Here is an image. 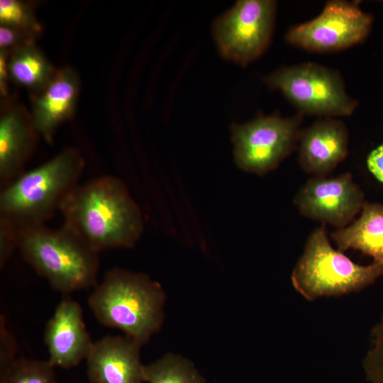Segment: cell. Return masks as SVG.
Here are the masks:
<instances>
[{
    "instance_id": "5bb4252c",
    "label": "cell",
    "mask_w": 383,
    "mask_h": 383,
    "mask_svg": "<svg viewBox=\"0 0 383 383\" xmlns=\"http://www.w3.org/2000/svg\"><path fill=\"white\" fill-rule=\"evenodd\" d=\"M79 94L77 74L66 67L56 70L47 87L32 97L30 118L47 143H51L57 128L73 116Z\"/></svg>"
},
{
    "instance_id": "603a6c76",
    "label": "cell",
    "mask_w": 383,
    "mask_h": 383,
    "mask_svg": "<svg viewBox=\"0 0 383 383\" xmlns=\"http://www.w3.org/2000/svg\"><path fill=\"white\" fill-rule=\"evenodd\" d=\"M17 343L14 335L7 328L4 316L0 317V368H2L16 357Z\"/></svg>"
},
{
    "instance_id": "30bf717a",
    "label": "cell",
    "mask_w": 383,
    "mask_h": 383,
    "mask_svg": "<svg viewBox=\"0 0 383 383\" xmlns=\"http://www.w3.org/2000/svg\"><path fill=\"white\" fill-rule=\"evenodd\" d=\"M365 203L363 192L350 173L332 178L313 177L294 198L301 214L338 229L347 226Z\"/></svg>"
},
{
    "instance_id": "8992f818",
    "label": "cell",
    "mask_w": 383,
    "mask_h": 383,
    "mask_svg": "<svg viewBox=\"0 0 383 383\" xmlns=\"http://www.w3.org/2000/svg\"><path fill=\"white\" fill-rule=\"evenodd\" d=\"M264 82L279 90L303 115L346 116L357 106L340 74L315 62L280 67L266 76Z\"/></svg>"
},
{
    "instance_id": "8fae6325",
    "label": "cell",
    "mask_w": 383,
    "mask_h": 383,
    "mask_svg": "<svg viewBox=\"0 0 383 383\" xmlns=\"http://www.w3.org/2000/svg\"><path fill=\"white\" fill-rule=\"evenodd\" d=\"M44 340L54 367L70 369L88 356L94 341L87 330L79 304L63 298L47 323Z\"/></svg>"
},
{
    "instance_id": "cb8c5ba5",
    "label": "cell",
    "mask_w": 383,
    "mask_h": 383,
    "mask_svg": "<svg viewBox=\"0 0 383 383\" xmlns=\"http://www.w3.org/2000/svg\"><path fill=\"white\" fill-rule=\"evenodd\" d=\"M367 165L372 175L383 184V143L370 152Z\"/></svg>"
},
{
    "instance_id": "7402d4cb",
    "label": "cell",
    "mask_w": 383,
    "mask_h": 383,
    "mask_svg": "<svg viewBox=\"0 0 383 383\" xmlns=\"http://www.w3.org/2000/svg\"><path fill=\"white\" fill-rule=\"evenodd\" d=\"M35 38L17 28L0 24V50L10 53L18 47L34 43Z\"/></svg>"
},
{
    "instance_id": "9c48e42d",
    "label": "cell",
    "mask_w": 383,
    "mask_h": 383,
    "mask_svg": "<svg viewBox=\"0 0 383 383\" xmlns=\"http://www.w3.org/2000/svg\"><path fill=\"white\" fill-rule=\"evenodd\" d=\"M372 23V17L357 1H330L318 16L289 28L285 38L310 52H335L362 43Z\"/></svg>"
},
{
    "instance_id": "6da1fadb",
    "label": "cell",
    "mask_w": 383,
    "mask_h": 383,
    "mask_svg": "<svg viewBox=\"0 0 383 383\" xmlns=\"http://www.w3.org/2000/svg\"><path fill=\"white\" fill-rule=\"evenodd\" d=\"M59 211L64 225L98 252L132 248L143 231L139 206L125 184L111 175L77 185Z\"/></svg>"
},
{
    "instance_id": "ac0fdd59",
    "label": "cell",
    "mask_w": 383,
    "mask_h": 383,
    "mask_svg": "<svg viewBox=\"0 0 383 383\" xmlns=\"http://www.w3.org/2000/svg\"><path fill=\"white\" fill-rule=\"evenodd\" d=\"M144 381L148 383H204L190 362L173 354H167L145 365Z\"/></svg>"
},
{
    "instance_id": "9a60e30c",
    "label": "cell",
    "mask_w": 383,
    "mask_h": 383,
    "mask_svg": "<svg viewBox=\"0 0 383 383\" xmlns=\"http://www.w3.org/2000/svg\"><path fill=\"white\" fill-rule=\"evenodd\" d=\"M28 115L18 106L11 105L0 118V184L3 188L23 174L38 136Z\"/></svg>"
},
{
    "instance_id": "d4e9b609",
    "label": "cell",
    "mask_w": 383,
    "mask_h": 383,
    "mask_svg": "<svg viewBox=\"0 0 383 383\" xmlns=\"http://www.w3.org/2000/svg\"><path fill=\"white\" fill-rule=\"evenodd\" d=\"M9 55V53L6 51L0 50V89L1 94L4 96L7 95V84L10 78L8 70Z\"/></svg>"
},
{
    "instance_id": "4fadbf2b",
    "label": "cell",
    "mask_w": 383,
    "mask_h": 383,
    "mask_svg": "<svg viewBox=\"0 0 383 383\" xmlns=\"http://www.w3.org/2000/svg\"><path fill=\"white\" fill-rule=\"evenodd\" d=\"M348 131L342 121L326 118L301 130L299 163L313 177H325L347 156Z\"/></svg>"
},
{
    "instance_id": "7a4b0ae2",
    "label": "cell",
    "mask_w": 383,
    "mask_h": 383,
    "mask_svg": "<svg viewBox=\"0 0 383 383\" xmlns=\"http://www.w3.org/2000/svg\"><path fill=\"white\" fill-rule=\"evenodd\" d=\"M84 168L82 155L72 148L29 171L1 188L0 223L18 234L43 225L78 185Z\"/></svg>"
},
{
    "instance_id": "277c9868",
    "label": "cell",
    "mask_w": 383,
    "mask_h": 383,
    "mask_svg": "<svg viewBox=\"0 0 383 383\" xmlns=\"http://www.w3.org/2000/svg\"><path fill=\"white\" fill-rule=\"evenodd\" d=\"M18 250L54 290L68 294L97 284L99 252L64 224L21 231Z\"/></svg>"
},
{
    "instance_id": "52a82bcc",
    "label": "cell",
    "mask_w": 383,
    "mask_h": 383,
    "mask_svg": "<svg viewBox=\"0 0 383 383\" xmlns=\"http://www.w3.org/2000/svg\"><path fill=\"white\" fill-rule=\"evenodd\" d=\"M303 114L290 117L260 115L231 125L235 165L242 170L263 175L274 170L298 145Z\"/></svg>"
},
{
    "instance_id": "5b68a950",
    "label": "cell",
    "mask_w": 383,
    "mask_h": 383,
    "mask_svg": "<svg viewBox=\"0 0 383 383\" xmlns=\"http://www.w3.org/2000/svg\"><path fill=\"white\" fill-rule=\"evenodd\" d=\"M382 274L380 264L372 262L367 265H359L343 252L334 249L323 224L309 237L291 280L295 290L304 299L314 301L360 291Z\"/></svg>"
},
{
    "instance_id": "44dd1931",
    "label": "cell",
    "mask_w": 383,
    "mask_h": 383,
    "mask_svg": "<svg viewBox=\"0 0 383 383\" xmlns=\"http://www.w3.org/2000/svg\"><path fill=\"white\" fill-rule=\"evenodd\" d=\"M371 337V346L363 360L364 372L370 383H383V314Z\"/></svg>"
},
{
    "instance_id": "2e32d148",
    "label": "cell",
    "mask_w": 383,
    "mask_h": 383,
    "mask_svg": "<svg viewBox=\"0 0 383 383\" xmlns=\"http://www.w3.org/2000/svg\"><path fill=\"white\" fill-rule=\"evenodd\" d=\"M331 237L340 251L359 250L383 267V204L365 202L360 217Z\"/></svg>"
},
{
    "instance_id": "ffe728a7",
    "label": "cell",
    "mask_w": 383,
    "mask_h": 383,
    "mask_svg": "<svg viewBox=\"0 0 383 383\" xmlns=\"http://www.w3.org/2000/svg\"><path fill=\"white\" fill-rule=\"evenodd\" d=\"M0 24L13 26L35 38L42 30L31 6L18 0L0 1Z\"/></svg>"
},
{
    "instance_id": "e0dca14e",
    "label": "cell",
    "mask_w": 383,
    "mask_h": 383,
    "mask_svg": "<svg viewBox=\"0 0 383 383\" xmlns=\"http://www.w3.org/2000/svg\"><path fill=\"white\" fill-rule=\"evenodd\" d=\"M8 70L9 77L14 82L37 94L47 87L55 72L35 43L26 44L10 52Z\"/></svg>"
},
{
    "instance_id": "d6986e66",
    "label": "cell",
    "mask_w": 383,
    "mask_h": 383,
    "mask_svg": "<svg viewBox=\"0 0 383 383\" xmlns=\"http://www.w3.org/2000/svg\"><path fill=\"white\" fill-rule=\"evenodd\" d=\"M54 368L48 360L16 357L0 368V383H57Z\"/></svg>"
},
{
    "instance_id": "3957f363",
    "label": "cell",
    "mask_w": 383,
    "mask_h": 383,
    "mask_svg": "<svg viewBox=\"0 0 383 383\" xmlns=\"http://www.w3.org/2000/svg\"><path fill=\"white\" fill-rule=\"evenodd\" d=\"M87 301L99 323L121 331L141 345L162 324L164 292L143 273L118 267L107 271Z\"/></svg>"
},
{
    "instance_id": "7c38bea8",
    "label": "cell",
    "mask_w": 383,
    "mask_h": 383,
    "mask_svg": "<svg viewBox=\"0 0 383 383\" xmlns=\"http://www.w3.org/2000/svg\"><path fill=\"white\" fill-rule=\"evenodd\" d=\"M141 345L124 335H106L94 342L86 358L91 383H142L145 365Z\"/></svg>"
},
{
    "instance_id": "ba28073f",
    "label": "cell",
    "mask_w": 383,
    "mask_h": 383,
    "mask_svg": "<svg viewBox=\"0 0 383 383\" xmlns=\"http://www.w3.org/2000/svg\"><path fill=\"white\" fill-rule=\"evenodd\" d=\"M277 2L240 0L218 16L212 35L219 54L226 60L246 66L268 48L274 27Z\"/></svg>"
}]
</instances>
